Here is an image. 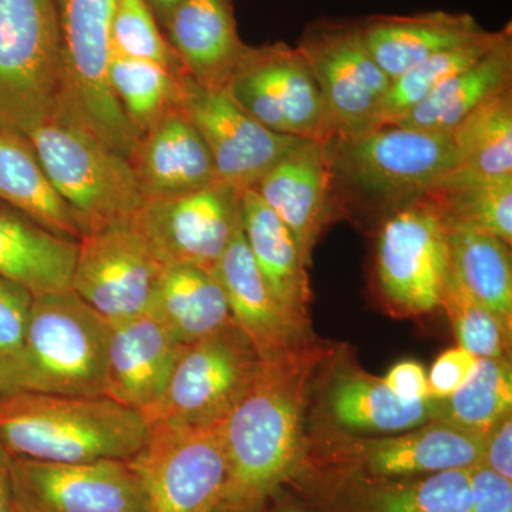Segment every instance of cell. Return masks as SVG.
I'll use <instances>...</instances> for the list:
<instances>
[{
    "label": "cell",
    "instance_id": "obj_1",
    "mask_svg": "<svg viewBox=\"0 0 512 512\" xmlns=\"http://www.w3.org/2000/svg\"><path fill=\"white\" fill-rule=\"evenodd\" d=\"M329 350L313 342L284 356L261 360L237 406L222 421L228 484L225 507L261 511L301 468L308 443L303 413L316 367Z\"/></svg>",
    "mask_w": 512,
    "mask_h": 512
},
{
    "label": "cell",
    "instance_id": "obj_2",
    "mask_svg": "<svg viewBox=\"0 0 512 512\" xmlns=\"http://www.w3.org/2000/svg\"><path fill=\"white\" fill-rule=\"evenodd\" d=\"M336 220L375 224L419 200L457 165L451 134L386 123L323 143Z\"/></svg>",
    "mask_w": 512,
    "mask_h": 512
},
{
    "label": "cell",
    "instance_id": "obj_3",
    "mask_svg": "<svg viewBox=\"0 0 512 512\" xmlns=\"http://www.w3.org/2000/svg\"><path fill=\"white\" fill-rule=\"evenodd\" d=\"M150 426L107 396L13 392L0 399V444L13 457L53 463L128 460Z\"/></svg>",
    "mask_w": 512,
    "mask_h": 512
},
{
    "label": "cell",
    "instance_id": "obj_4",
    "mask_svg": "<svg viewBox=\"0 0 512 512\" xmlns=\"http://www.w3.org/2000/svg\"><path fill=\"white\" fill-rule=\"evenodd\" d=\"M26 138L53 187L76 212L84 234L131 220L146 201L128 158L94 136L60 100Z\"/></svg>",
    "mask_w": 512,
    "mask_h": 512
},
{
    "label": "cell",
    "instance_id": "obj_5",
    "mask_svg": "<svg viewBox=\"0 0 512 512\" xmlns=\"http://www.w3.org/2000/svg\"><path fill=\"white\" fill-rule=\"evenodd\" d=\"M110 335V323L76 293L35 296L16 387L60 396H104Z\"/></svg>",
    "mask_w": 512,
    "mask_h": 512
},
{
    "label": "cell",
    "instance_id": "obj_6",
    "mask_svg": "<svg viewBox=\"0 0 512 512\" xmlns=\"http://www.w3.org/2000/svg\"><path fill=\"white\" fill-rule=\"evenodd\" d=\"M114 0H55L60 45V103L121 156L138 140L111 92Z\"/></svg>",
    "mask_w": 512,
    "mask_h": 512
},
{
    "label": "cell",
    "instance_id": "obj_7",
    "mask_svg": "<svg viewBox=\"0 0 512 512\" xmlns=\"http://www.w3.org/2000/svg\"><path fill=\"white\" fill-rule=\"evenodd\" d=\"M59 100L55 0H0V133L28 137Z\"/></svg>",
    "mask_w": 512,
    "mask_h": 512
},
{
    "label": "cell",
    "instance_id": "obj_8",
    "mask_svg": "<svg viewBox=\"0 0 512 512\" xmlns=\"http://www.w3.org/2000/svg\"><path fill=\"white\" fill-rule=\"evenodd\" d=\"M222 421L148 424L146 443L128 458L146 512H215L221 507L228 484Z\"/></svg>",
    "mask_w": 512,
    "mask_h": 512
},
{
    "label": "cell",
    "instance_id": "obj_9",
    "mask_svg": "<svg viewBox=\"0 0 512 512\" xmlns=\"http://www.w3.org/2000/svg\"><path fill=\"white\" fill-rule=\"evenodd\" d=\"M447 235L427 195L377 222L373 284L393 315L414 318L441 309L450 271Z\"/></svg>",
    "mask_w": 512,
    "mask_h": 512
},
{
    "label": "cell",
    "instance_id": "obj_10",
    "mask_svg": "<svg viewBox=\"0 0 512 512\" xmlns=\"http://www.w3.org/2000/svg\"><path fill=\"white\" fill-rule=\"evenodd\" d=\"M296 49L318 84L332 136H356L380 126L392 80L370 55L359 20L309 23Z\"/></svg>",
    "mask_w": 512,
    "mask_h": 512
},
{
    "label": "cell",
    "instance_id": "obj_11",
    "mask_svg": "<svg viewBox=\"0 0 512 512\" xmlns=\"http://www.w3.org/2000/svg\"><path fill=\"white\" fill-rule=\"evenodd\" d=\"M259 366L258 353L235 323L185 345L163 396L144 419L183 426L225 420L254 382Z\"/></svg>",
    "mask_w": 512,
    "mask_h": 512
},
{
    "label": "cell",
    "instance_id": "obj_12",
    "mask_svg": "<svg viewBox=\"0 0 512 512\" xmlns=\"http://www.w3.org/2000/svg\"><path fill=\"white\" fill-rule=\"evenodd\" d=\"M225 90L242 110L276 134L320 143L332 136L318 84L296 46H249Z\"/></svg>",
    "mask_w": 512,
    "mask_h": 512
},
{
    "label": "cell",
    "instance_id": "obj_13",
    "mask_svg": "<svg viewBox=\"0 0 512 512\" xmlns=\"http://www.w3.org/2000/svg\"><path fill=\"white\" fill-rule=\"evenodd\" d=\"M242 194L218 180L187 194L146 200L131 222L164 266L212 272L242 229Z\"/></svg>",
    "mask_w": 512,
    "mask_h": 512
},
{
    "label": "cell",
    "instance_id": "obj_14",
    "mask_svg": "<svg viewBox=\"0 0 512 512\" xmlns=\"http://www.w3.org/2000/svg\"><path fill=\"white\" fill-rule=\"evenodd\" d=\"M163 269L131 220L111 222L80 239L72 292L117 325L150 312Z\"/></svg>",
    "mask_w": 512,
    "mask_h": 512
},
{
    "label": "cell",
    "instance_id": "obj_15",
    "mask_svg": "<svg viewBox=\"0 0 512 512\" xmlns=\"http://www.w3.org/2000/svg\"><path fill=\"white\" fill-rule=\"evenodd\" d=\"M288 484L313 512H468L471 505L470 468L375 478L303 463Z\"/></svg>",
    "mask_w": 512,
    "mask_h": 512
},
{
    "label": "cell",
    "instance_id": "obj_16",
    "mask_svg": "<svg viewBox=\"0 0 512 512\" xmlns=\"http://www.w3.org/2000/svg\"><path fill=\"white\" fill-rule=\"evenodd\" d=\"M487 436L433 420L392 436L342 440L326 457H306L305 461L366 477L430 476L483 464Z\"/></svg>",
    "mask_w": 512,
    "mask_h": 512
},
{
    "label": "cell",
    "instance_id": "obj_17",
    "mask_svg": "<svg viewBox=\"0 0 512 512\" xmlns=\"http://www.w3.org/2000/svg\"><path fill=\"white\" fill-rule=\"evenodd\" d=\"M180 110L210 150L218 178L239 191L256 184L298 138L282 136L258 123L225 89H207L183 76Z\"/></svg>",
    "mask_w": 512,
    "mask_h": 512
},
{
    "label": "cell",
    "instance_id": "obj_18",
    "mask_svg": "<svg viewBox=\"0 0 512 512\" xmlns=\"http://www.w3.org/2000/svg\"><path fill=\"white\" fill-rule=\"evenodd\" d=\"M13 490L28 512H146L128 460L53 463L12 456Z\"/></svg>",
    "mask_w": 512,
    "mask_h": 512
},
{
    "label": "cell",
    "instance_id": "obj_19",
    "mask_svg": "<svg viewBox=\"0 0 512 512\" xmlns=\"http://www.w3.org/2000/svg\"><path fill=\"white\" fill-rule=\"evenodd\" d=\"M254 190L284 222L311 266L313 249L336 221L323 143L298 138Z\"/></svg>",
    "mask_w": 512,
    "mask_h": 512
},
{
    "label": "cell",
    "instance_id": "obj_20",
    "mask_svg": "<svg viewBox=\"0 0 512 512\" xmlns=\"http://www.w3.org/2000/svg\"><path fill=\"white\" fill-rule=\"evenodd\" d=\"M184 346L151 312L111 326L104 396L146 416L163 396Z\"/></svg>",
    "mask_w": 512,
    "mask_h": 512
},
{
    "label": "cell",
    "instance_id": "obj_21",
    "mask_svg": "<svg viewBox=\"0 0 512 512\" xmlns=\"http://www.w3.org/2000/svg\"><path fill=\"white\" fill-rule=\"evenodd\" d=\"M212 274L220 282L239 330L261 360H272L316 342L276 302L248 247L244 227L228 245Z\"/></svg>",
    "mask_w": 512,
    "mask_h": 512
},
{
    "label": "cell",
    "instance_id": "obj_22",
    "mask_svg": "<svg viewBox=\"0 0 512 512\" xmlns=\"http://www.w3.org/2000/svg\"><path fill=\"white\" fill-rule=\"evenodd\" d=\"M128 161L144 200L187 194L220 180L204 138L180 109L138 137Z\"/></svg>",
    "mask_w": 512,
    "mask_h": 512
},
{
    "label": "cell",
    "instance_id": "obj_23",
    "mask_svg": "<svg viewBox=\"0 0 512 512\" xmlns=\"http://www.w3.org/2000/svg\"><path fill=\"white\" fill-rule=\"evenodd\" d=\"M163 29L185 73L207 89H225L249 47L232 0H181Z\"/></svg>",
    "mask_w": 512,
    "mask_h": 512
},
{
    "label": "cell",
    "instance_id": "obj_24",
    "mask_svg": "<svg viewBox=\"0 0 512 512\" xmlns=\"http://www.w3.org/2000/svg\"><path fill=\"white\" fill-rule=\"evenodd\" d=\"M359 22L370 55L390 80L484 30L468 13L446 10L407 16L375 15Z\"/></svg>",
    "mask_w": 512,
    "mask_h": 512
},
{
    "label": "cell",
    "instance_id": "obj_25",
    "mask_svg": "<svg viewBox=\"0 0 512 512\" xmlns=\"http://www.w3.org/2000/svg\"><path fill=\"white\" fill-rule=\"evenodd\" d=\"M242 227L255 264L276 302L296 323L311 329L309 266L289 229L255 190L242 194Z\"/></svg>",
    "mask_w": 512,
    "mask_h": 512
},
{
    "label": "cell",
    "instance_id": "obj_26",
    "mask_svg": "<svg viewBox=\"0 0 512 512\" xmlns=\"http://www.w3.org/2000/svg\"><path fill=\"white\" fill-rule=\"evenodd\" d=\"M79 242L60 237L0 202V276L33 296L72 291Z\"/></svg>",
    "mask_w": 512,
    "mask_h": 512
},
{
    "label": "cell",
    "instance_id": "obj_27",
    "mask_svg": "<svg viewBox=\"0 0 512 512\" xmlns=\"http://www.w3.org/2000/svg\"><path fill=\"white\" fill-rule=\"evenodd\" d=\"M512 89V28L476 64L448 79L392 124L451 134L471 113Z\"/></svg>",
    "mask_w": 512,
    "mask_h": 512
},
{
    "label": "cell",
    "instance_id": "obj_28",
    "mask_svg": "<svg viewBox=\"0 0 512 512\" xmlns=\"http://www.w3.org/2000/svg\"><path fill=\"white\" fill-rule=\"evenodd\" d=\"M326 407L336 426L355 433H404L440 419V399L404 402L383 379L363 370H343L330 383Z\"/></svg>",
    "mask_w": 512,
    "mask_h": 512
},
{
    "label": "cell",
    "instance_id": "obj_29",
    "mask_svg": "<svg viewBox=\"0 0 512 512\" xmlns=\"http://www.w3.org/2000/svg\"><path fill=\"white\" fill-rule=\"evenodd\" d=\"M150 312L181 345L234 325L224 289L215 275L192 265H165Z\"/></svg>",
    "mask_w": 512,
    "mask_h": 512
},
{
    "label": "cell",
    "instance_id": "obj_30",
    "mask_svg": "<svg viewBox=\"0 0 512 512\" xmlns=\"http://www.w3.org/2000/svg\"><path fill=\"white\" fill-rule=\"evenodd\" d=\"M0 202L60 237L84 235L76 212L60 197L25 136L0 133Z\"/></svg>",
    "mask_w": 512,
    "mask_h": 512
},
{
    "label": "cell",
    "instance_id": "obj_31",
    "mask_svg": "<svg viewBox=\"0 0 512 512\" xmlns=\"http://www.w3.org/2000/svg\"><path fill=\"white\" fill-rule=\"evenodd\" d=\"M426 195L447 229H474L511 245L512 174L487 175L454 167Z\"/></svg>",
    "mask_w": 512,
    "mask_h": 512
},
{
    "label": "cell",
    "instance_id": "obj_32",
    "mask_svg": "<svg viewBox=\"0 0 512 512\" xmlns=\"http://www.w3.org/2000/svg\"><path fill=\"white\" fill-rule=\"evenodd\" d=\"M448 264L458 284L512 328L511 245L466 228L448 229Z\"/></svg>",
    "mask_w": 512,
    "mask_h": 512
},
{
    "label": "cell",
    "instance_id": "obj_33",
    "mask_svg": "<svg viewBox=\"0 0 512 512\" xmlns=\"http://www.w3.org/2000/svg\"><path fill=\"white\" fill-rule=\"evenodd\" d=\"M183 76L163 64L113 53L111 92L137 136H143L171 111L180 109Z\"/></svg>",
    "mask_w": 512,
    "mask_h": 512
},
{
    "label": "cell",
    "instance_id": "obj_34",
    "mask_svg": "<svg viewBox=\"0 0 512 512\" xmlns=\"http://www.w3.org/2000/svg\"><path fill=\"white\" fill-rule=\"evenodd\" d=\"M503 29L481 30L460 45L423 60L390 83L384 97L380 126L394 123L430 96L437 87L483 59L500 40Z\"/></svg>",
    "mask_w": 512,
    "mask_h": 512
},
{
    "label": "cell",
    "instance_id": "obj_35",
    "mask_svg": "<svg viewBox=\"0 0 512 512\" xmlns=\"http://www.w3.org/2000/svg\"><path fill=\"white\" fill-rule=\"evenodd\" d=\"M456 167L487 175L512 174V89L461 121L453 133Z\"/></svg>",
    "mask_w": 512,
    "mask_h": 512
},
{
    "label": "cell",
    "instance_id": "obj_36",
    "mask_svg": "<svg viewBox=\"0 0 512 512\" xmlns=\"http://www.w3.org/2000/svg\"><path fill=\"white\" fill-rule=\"evenodd\" d=\"M512 409L510 359H480L476 373L461 389L440 399V419L488 434Z\"/></svg>",
    "mask_w": 512,
    "mask_h": 512
},
{
    "label": "cell",
    "instance_id": "obj_37",
    "mask_svg": "<svg viewBox=\"0 0 512 512\" xmlns=\"http://www.w3.org/2000/svg\"><path fill=\"white\" fill-rule=\"evenodd\" d=\"M441 309L450 319L457 346L478 359H510L512 328L476 301L450 271Z\"/></svg>",
    "mask_w": 512,
    "mask_h": 512
},
{
    "label": "cell",
    "instance_id": "obj_38",
    "mask_svg": "<svg viewBox=\"0 0 512 512\" xmlns=\"http://www.w3.org/2000/svg\"><path fill=\"white\" fill-rule=\"evenodd\" d=\"M111 46L117 55L163 64L177 74H187L146 0H114Z\"/></svg>",
    "mask_w": 512,
    "mask_h": 512
},
{
    "label": "cell",
    "instance_id": "obj_39",
    "mask_svg": "<svg viewBox=\"0 0 512 512\" xmlns=\"http://www.w3.org/2000/svg\"><path fill=\"white\" fill-rule=\"evenodd\" d=\"M33 298L28 289L0 276V362L15 384Z\"/></svg>",
    "mask_w": 512,
    "mask_h": 512
},
{
    "label": "cell",
    "instance_id": "obj_40",
    "mask_svg": "<svg viewBox=\"0 0 512 512\" xmlns=\"http://www.w3.org/2000/svg\"><path fill=\"white\" fill-rule=\"evenodd\" d=\"M478 360L461 346L441 353L427 375L430 397L447 399L456 393L476 373Z\"/></svg>",
    "mask_w": 512,
    "mask_h": 512
},
{
    "label": "cell",
    "instance_id": "obj_41",
    "mask_svg": "<svg viewBox=\"0 0 512 512\" xmlns=\"http://www.w3.org/2000/svg\"><path fill=\"white\" fill-rule=\"evenodd\" d=\"M471 505L468 512H512V481L485 466L470 468Z\"/></svg>",
    "mask_w": 512,
    "mask_h": 512
},
{
    "label": "cell",
    "instance_id": "obj_42",
    "mask_svg": "<svg viewBox=\"0 0 512 512\" xmlns=\"http://www.w3.org/2000/svg\"><path fill=\"white\" fill-rule=\"evenodd\" d=\"M383 382L404 402H419L430 397L426 370L413 360L394 365L383 377Z\"/></svg>",
    "mask_w": 512,
    "mask_h": 512
},
{
    "label": "cell",
    "instance_id": "obj_43",
    "mask_svg": "<svg viewBox=\"0 0 512 512\" xmlns=\"http://www.w3.org/2000/svg\"><path fill=\"white\" fill-rule=\"evenodd\" d=\"M494 473L512 481V419L510 416L501 420L488 433L485 444L483 464Z\"/></svg>",
    "mask_w": 512,
    "mask_h": 512
},
{
    "label": "cell",
    "instance_id": "obj_44",
    "mask_svg": "<svg viewBox=\"0 0 512 512\" xmlns=\"http://www.w3.org/2000/svg\"><path fill=\"white\" fill-rule=\"evenodd\" d=\"M15 490L12 478V454L0 444V512L15 510Z\"/></svg>",
    "mask_w": 512,
    "mask_h": 512
},
{
    "label": "cell",
    "instance_id": "obj_45",
    "mask_svg": "<svg viewBox=\"0 0 512 512\" xmlns=\"http://www.w3.org/2000/svg\"><path fill=\"white\" fill-rule=\"evenodd\" d=\"M180 2L181 0H146L148 8H150L153 15L156 16L161 29H163L165 22L170 18L174 9L180 5Z\"/></svg>",
    "mask_w": 512,
    "mask_h": 512
},
{
    "label": "cell",
    "instance_id": "obj_46",
    "mask_svg": "<svg viewBox=\"0 0 512 512\" xmlns=\"http://www.w3.org/2000/svg\"><path fill=\"white\" fill-rule=\"evenodd\" d=\"M13 392H19V390L16 389V384L13 382L9 370L0 362V399Z\"/></svg>",
    "mask_w": 512,
    "mask_h": 512
},
{
    "label": "cell",
    "instance_id": "obj_47",
    "mask_svg": "<svg viewBox=\"0 0 512 512\" xmlns=\"http://www.w3.org/2000/svg\"><path fill=\"white\" fill-rule=\"evenodd\" d=\"M271 512H313L308 505H296L292 503H284L278 505Z\"/></svg>",
    "mask_w": 512,
    "mask_h": 512
},
{
    "label": "cell",
    "instance_id": "obj_48",
    "mask_svg": "<svg viewBox=\"0 0 512 512\" xmlns=\"http://www.w3.org/2000/svg\"><path fill=\"white\" fill-rule=\"evenodd\" d=\"M261 511L238 510V508L225 507V505H221V507L218 508V510L215 512H261Z\"/></svg>",
    "mask_w": 512,
    "mask_h": 512
},
{
    "label": "cell",
    "instance_id": "obj_49",
    "mask_svg": "<svg viewBox=\"0 0 512 512\" xmlns=\"http://www.w3.org/2000/svg\"><path fill=\"white\" fill-rule=\"evenodd\" d=\"M13 512H28V511H26L25 508H23L22 505H20L18 503V500H16L15 510H13Z\"/></svg>",
    "mask_w": 512,
    "mask_h": 512
}]
</instances>
